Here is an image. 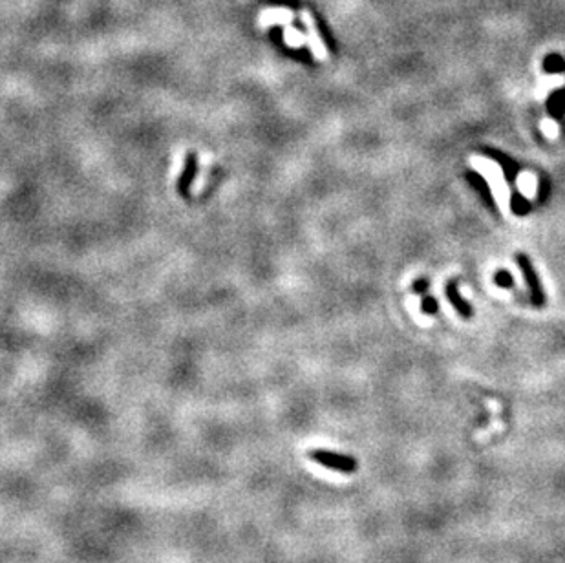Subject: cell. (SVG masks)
<instances>
[{"label": "cell", "mask_w": 565, "mask_h": 563, "mask_svg": "<svg viewBox=\"0 0 565 563\" xmlns=\"http://www.w3.org/2000/svg\"><path fill=\"white\" fill-rule=\"evenodd\" d=\"M518 264H520V269H522L523 277L527 280V286L531 289V297H533V302L536 306H542L544 304V289L540 286V280L536 278V273H534L531 262H529L527 256L518 255Z\"/></svg>", "instance_id": "5"}, {"label": "cell", "mask_w": 565, "mask_h": 563, "mask_svg": "<svg viewBox=\"0 0 565 563\" xmlns=\"http://www.w3.org/2000/svg\"><path fill=\"white\" fill-rule=\"evenodd\" d=\"M427 287H428V282H423V280H421V282H417V284H416V291H417V293H421V291H425Z\"/></svg>", "instance_id": "14"}, {"label": "cell", "mask_w": 565, "mask_h": 563, "mask_svg": "<svg viewBox=\"0 0 565 563\" xmlns=\"http://www.w3.org/2000/svg\"><path fill=\"white\" fill-rule=\"evenodd\" d=\"M472 163H474L476 169L487 176V180H489V183H491L492 191H494V196H496L498 203H500V207H502L503 211H507V207H509V196H511V192H509V187H507L505 178H503V174H502V169H500L498 165H494V163H491V161L480 160V158H474Z\"/></svg>", "instance_id": "1"}, {"label": "cell", "mask_w": 565, "mask_h": 563, "mask_svg": "<svg viewBox=\"0 0 565 563\" xmlns=\"http://www.w3.org/2000/svg\"><path fill=\"white\" fill-rule=\"evenodd\" d=\"M284 43L288 44L289 48L293 50H299L302 48L306 43V35L300 30H297V28H293V24H288V26H284Z\"/></svg>", "instance_id": "8"}, {"label": "cell", "mask_w": 565, "mask_h": 563, "mask_svg": "<svg viewBox=\"0 0 565 563\" xmlns=\"http://www.w3.org/2000/svg\"><path fill=\"white\" fill-rule=\"evenodd\" d=\"M564 108H565V92H558V94H555V96L551 97L549 112L553 114V116H560V114L564 112Z\"/></svg>", "instance_id": "9"}, {"label": "cell", "mask_w": 565, "mask_h": 563, "mask_svg": "<svg viewBox=\"0 0 565 563\" xmlns=\"http://www.w3.org/2000/svg\"><path fill=\"white\" fill-rule=\"evenodd\" d=\"M300 19H302V24L306 26V43H308V48L311 50L313 57L317 61H328L330 54H328L326 43L320 37L319 30H317L313 15L308 10H302L300 11Z\"/></svg>", "instance_id": "3"}, {"label": "cell", "mask_w": 565, "mask_h": 563, "mask_svg": "<svg viewBox=\"0 0 565 563\" xmlns=\"http://www.w3.org/2000/svg\"><path fill=\"white\" fill-rule=\"evenodd\" d=\"M447 295H448V300H450V304H452L454 308L458 309L459 313L463 315V317H470V315H472V309H470L469 304L465 302L463 298L459 297L458 286H456V282H452V284H448Z\"/></svg>", "instance_id": "7"}, {"label": "cell", "mask_w": 565, "mask_h": 563, "mask_svg": "<svg viewBox=\"0 0 565 563\" xmlns=\"http://www.w3.org/2000/svg\"><path fill=\"white\" fill-rule=\"evenodd\" d=\"M545 68L549 70V72H560V70L565 68V64L562 63L560 57H549L547 63H545Z\"/></svg>", "instance_id": "10"}, {"label": "cell", "mask_w": 565, "mask_h": 563, "mask_svg": "<svg viewBox=\"0 0 565 563\" xmlns=\"http://www.w3.org/2000/svg\"><path fill=\"white\" fill-rule=\"evenodd\" d=\"M311 461L319 463L322 467L330 468V470H335V472L341 474H355L357 472V461L353 459L352 456H346V454H339V452H330V450H311L308 454Z\"/></svg>", "instance_id": "2"}, {"label": "cell", "mask_w": 565, "mask_h": 563, "mask_svg": "<svg viewBox=\"0 0 565 563\" xmlns=\"http://www.w3.org/2000/svg\"><path fill=\"white\" fill-rule=\"evenodd\" d=\"M295 13L289 8H267L258 13V28L288 26L293 24Z\"/></svg>", "instance_id": "4"}, {"label": "cell", "mask_w": 565, "mask_h": 563, "mask_svg": "<svg viewBox=\"0 0 565 563\" xmlns=\"http://www.w3.org/2000/svg\"><path fill=\"white\" fill-rule=\"evenodd\" d=\"M512 205H514V213L516 214H523V213H527L529 211V203L525 202V200H523L522 196H516L514 198V202H512Z\"/></svg>", "instance_id": "11"}, {"label": "cell", "mask_w": 565, "mask_h": 563, "mask_svg": "<svg viewBox=\"0 0 565 563\" xmlns=\"http://www.w3.org/2000/svg\"><path fill=\"white\" fill-rule=\"evenodd\" d=\"M423 309H425L427 313H436V311H438V302H436L434 298H425V300H423Z\"/></svg>", "instance_id": "13"}, {"label": "cell", "mask_w": 565, "mask_h": 563, "mask_svg": "<svg viewBox=\"0 0 565 563\" xmlns=\"http://www.w3.org/2000/svg\"><path fill=\"white\" fill-rule=\"evenodd\" d=\"M213 154H209V152H203V154H200V172H198L196 180H194V183H192V194H200L202 192V189L205 187V183H207V176H209V169H211V165H213Z\"/></svg>", "instance_id": "6"}, {"label": "cell", "mask_w": 565, "mask_h": 563, "mask_svg": "<svg viewBox=\"0 0 565 563\" xmlns=\"http://www.w3.org/2000/svg\"><path fill=\"white\" fill-rule=\"evenodd\" d=\"M494 280H496L498 286H502V287H511V286H512V277H511V275H509V273H507V271H500V273H498L496 278H494Z\"/></svg>", "instance_id": "12"}]
</instances>
